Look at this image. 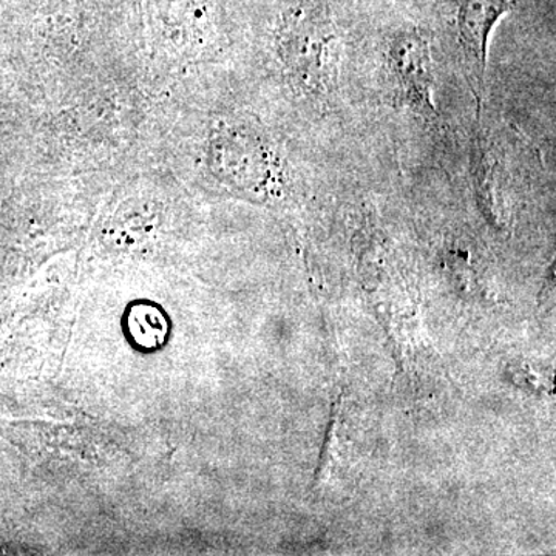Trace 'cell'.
<instances>
[{
  "mask_svg": "<svg viewBox=\"0 0 556 556\" xmlns=\"http://www.w3.org/2000/svg\"><path fill=\"white\" fill-rule=\"evenodd\" d=\"M278 60L289 87L314 104L339 89L342 35L327 0H294L281 17Z\"/></svg>",
  "mask_w": 556,
  "mask_h": 556,
  "instance_id": "6da1fadb",
  "label": "cell"
},
{
  "mask_svg": "<svg viewBox=\"0 0 556 556\" xmlns=\"http://www.w3.org/2000/svg\"><path fill=\"white\" fill-rule=\"evenodd\" d=\"M208 167L214 177L251 199H277L287 185L285 164L268 137L254 124L222 121L208 139Z\"/></svg>",
  "mask_w": 556,
  "mask_h": 556,
  "instance_id": "7a4b0ae2",
  "label": "cell"
},
{
  "mask_svg": "<svg viewBox=\"0 0 556 556\" xmlns=\"http://www.w3.org/2000/svg\"><path fill=\"white\" fill-rule=\"evenodd\" d=\"M386 68L399 104L424 123H437L433 49L428 31L415 25L394 31L386 47Z\"/></svg>",
  "mask_w": 556,
  "mask_h": 556,
  "instance_id": "3957f363",
  "label": "cell"
},
{
  "mask_svg": "<svg viewBox=\"0 0 556 556\" xmlns=\"http://www.w3.org/2000/svg\"><path fill=\"white\" fill-rule=\"evenodd\" d=\"M522 0H457L456 31L464 78L477 105L481 123L486 90L489 43L497 22L517 10Z\"/></svg>",
  "mask_w": 556,
  "mask_h": 556,
  "instance_id": "277c9868",
  "label": "cell"
}]
</instances>
